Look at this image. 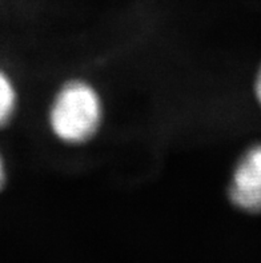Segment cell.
I'll list each match as a JSON object with an SVG mask.
<instances>
[{
	"label": "cell",
	"instance_id": "3",
	"mask_svg": "<svg viewBox=\"0 0 261 263\" xmlns=\"http://www.w3.org/2000/svg\"><path fill=\"white\" fill-rule=\"evenodd\" d=\"M16 90L4 71L0 70V128L12 119L16 110Z\"/></svg>",
	"mask_w": 261,
	"mask_h": 263
},
{
	"label": "cell",
	"instance_id": "2",
	"mask_svg": "<svg viewBox=\"0 0 261 263\" xmlns=\"http://www.w3.org/2000/svg\"><path fill=\"white\" fill-rule=\"evenodd\" d=\"M229 199L245 213H261V144L251 147L238 160L229 186Z\"/></svg>",
	"mask_w": 261,
	"mask_h": 263
},
{
	"label": "cell",
	"instance_id": "5",
	"mask_svg": "<svg viewBox=\"0 0 261 263\" xmlns=\"http://www.w3.org/2000/svg\"><path fill=\"white\" fill-rule=\"evenodd\" d=\"M4 183H6V168H4L3 158L0 155V190L3 189Z\"/></svg>",
	"mask_w": 261,
	"mask_h": 263
},
{
	"label": "cell",
	"instance_id": "1",
	"mask_svg": "<svg viewBox=\"0 0 261 263\" xmlns=\"http://www.w3.org/2000/svg\"><path fill=\"white\" fill-rule=\"evenodd\" d=\"M102 102L93 87L83 80L64 84L50 111L52 133L66 143L87 142L99 130Z\"/></svg>",
	"mask_w": 261,
	"mask_h": 263
},
{
	"label": "cell",
	"instance_id": "4",
	"mask_svg": "<svg viewBox=\"0 0 261 263\" xmlns=\"http://www.w3.org/2000/svg\"><path fill=\"white\" fill-rule=\"evenodd\" d=\"M255 92H256V98H257L258 103H260V106H261V66H260V70H258L257 78H256Z\"/></svg>",
	"mask_w": 261,
	"mask_h": 263
}]
</instances>
